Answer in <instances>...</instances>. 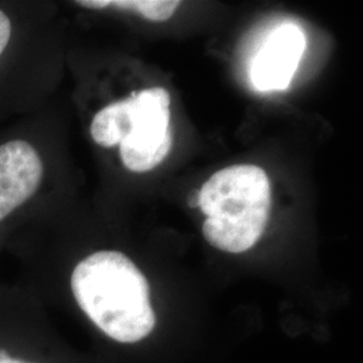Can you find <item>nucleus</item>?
<instances>
[{
	"instance_id": "nucleus-1",
	"label": "nucleus",
	"mask_w": 363,
	"mask_h": 363,
	"mask_svg": "<svg viewBox=\"0 0 363 363\" xmlns=\"http://www.w3.org/2000/svg\"><path fill=\"white\" fill-rule=\"evenodd\" d=\"M16 268V281L38 298L62 288L78 311L112 342L138 343L155 327L150 284L123 250L94 249L66 264V269L38 264Z\"/></svg>"
},
{
	"instance_id": "nucleus-2",
	"label": "nucleus",
	"mask_w": 363,
	"mask_h": 363,
	"mask_svg": "<svg viewBox=\"0 0 363 363\" xmlns=\"http://www.w3.org/2000/svg\"><path fill=\"white\" fill-rule=\"evenodd\" d=\"M60 157L50 105L0 127V259L13 234L58 202Z\"/></svg>"
},
{
	"instance_id": "nucleus-3",
	"label": "nucleus",
	"mask_w": 363,
	"mask_h": 363,
	"mask_svg": "<svg viewBox=\"0 0 363 363\" xmlns=\"http://www.w3.org/2000/svg\"><path fill=\"white\" fill-rule=\"evenodd\" d=\"M60 60L52 6L0 0V127L49 104Z\"/></svg>"
},
{
	"instance_id": "nucleus-4",
	"label": "nucleus",
	"mask_w": 363,
	"mask_h": 363,
	"mask_svg": "<svg viewBox=\"0 0 363 363\" xmlns=\"http://www.w3.org/2000/svg\"><path fill=\"white\" fill-rule=\"evenodd\" d=\"M171 96L164 88L130 91L111 99L91 113L88 133L101 151H116L132 174L157 167L172 147Z\"/></svg>"
},
{
	"instance_id": "nucleus-5",
	"label": "nucleus",
	"mask_w": 363,
	"mask_h": 363,
	"mask_svg": "<svg viewBox=\"0 0 363 363\" xmlns=\"http://www.w3.org/2000/svg\"><path fill=\"white\" fill-rule=\"evenodd\" d=\"M271 206V182L255 164L220 169L198 193V208L206 216L202 228L206 241L229 253H242L256 245Z\"/></svg>"
},
{
	"instance_id": "nucleus-6",
	"label": "nucleus",
	"mask_w": 363,
	"mask_h": 363,
	"mask_svg": "<svg viewBox=\"0 0 363 363\" xmlns=\"http://www.w3.org/2000/svg\"><path fill=\"white\" fill-rule=\"evenodd\" d=\"M0 363H64L42 303L18 281L0 280Z\"/></svg>"
},
{
	"instance_id": "nucleus-7",
	"label": "nucleus",
	"mask_w": 363,
	"mask_h": 363,
	"mask_svg": "<svg viewBox=\"0 0 363 363\" xmlns=\"http://www.w3.org/2000/svg\"><path fill=\"white\" fill-rule=\"evenodd\" d=\"M307 46L304 31L294 23L276 27L252 61L249 77L257 91H286Z\"/></svg>"
},
{
	"instance_id": "nucleus-8",
	"label": "nucleus",
	"mask_w": 363,
	"mask_h": 363,
	"mask_svg": "<svg viewBox=\"0 0 363 363\" xmlns=\"http://www.w3.org/2000/svg\"><path fill=\"white\" fill-rule=\"evenodd\" d=\"M74 4L89 11L135 13L150 22H166L179 9L175 0H78Z\"/></svg>"
},
{
	"instance_id": "nucleus-9",
	"label": "nucleus",
	"mask_w": 363,
	"mask_h": 363,
	"mask_svg": "<svg viewBox=\"0 0 363 363\" xmlns=\"http://www.w3.org/2000/svg\"><path fill=\"white\" fill-rule=\"evenodd\" d=\"M187 202H189V206H190V208H196V206H198V193L194 191V193H191V194L189 195Z\"/></svg>"
}]
</instances>
